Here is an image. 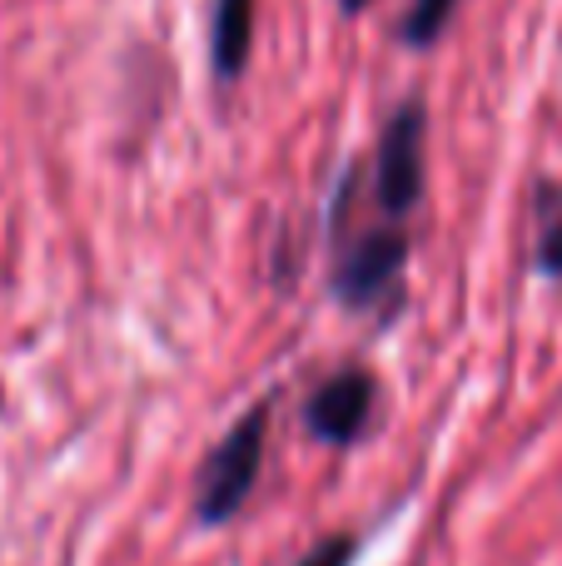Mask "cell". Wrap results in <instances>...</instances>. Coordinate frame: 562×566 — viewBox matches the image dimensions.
<instances>
[{
	"mask_svg": "<svg viewBox=\"0 0 562 566\" xmlns=\"http://www.w3.org/2000/svg\"><path fill=\"white\" fill-rule=\"evenodd\" d=\"M264 432H269V412L254 408L215 442V452L199 468V497H195V517L205 527H225L244 512L249 492L259 482L264 468Z\"/></svg>",
	"mask_w": 562,
	"mask_h": 566,
	"instance_id": "6da1fadb",
	"label": "cell"
},
{
	"mask_svg": "<svg viewBox=\"0 0 562 566\" xmlns=\"http://www.w3.org/2000/svg\"><path fill=\"white\" fill-rule=\"evenodd\" d=\"M424 99L398 105L374 155V205L384 209V219H408L424 199Z\"/></svg>",
	"mask_w": 562,
	"mask_h": 566,
	"instance_id": "7a4b0ae2",
	"label": "cell"
},
{
	"mask_svg": "<svg viewBox=\"0 0 562 566\" xmlns=\"http://www.w3.org/2000/svg\"><path fill=\"white\" fill-rule=\"evenodd\" d=\"M408 264V234L404 229H364L354 244H344V254L334 259V298L344 308H368L384 293H394L398 274Z\"/></svg>",
	"mask_w": 562,
	"mask_h": 566,
	"instance_id": "3957f363",
	"label": "cell"
},
{
	"mask_svg": "<svg viewBox=\"0 0 562 566\" xmlns=\"http://www.w3.org/2000/svg\"><path fill=\"white\" fill-rule=\"evenodd\" d=\"M374 378L364 368H344L329 382H319L304 402V422L319 442L329 448H354L368 432V418H374Z\"/></svg>",
	"mask_w": 562,
	"mask_h": 566,
	"instance_id": "277c9868",
	"label": "cell"
},
{
	"mask_svg": "<svg viewBox=\"0 0 562 566\" xmlns=\"http://www.w3.org/2000/svg\"><path fill=\"white\" fill-rule=\"evenodd\" d=\"M254 50V0H209V70L235 85Z\"/></svg>",
	"mask_w": 562,
	"mask_h": 566,
	"instance_id": "5b68a950",
	"label": "cell"
},
{
	"mask_svg": "<svg viewBox=\"0 0 562 566\" xmlns=\"http://www.w3.org/2000/svg\"><path fill=\"white\" fill-rule=\"evenodd\" d=\"M454 6L458 0H414V6L404 10V20H398V40H404L408 50H428L438 35H444Z\"/></svg>",
	"mask_w": 562,
	"mask_h": 566,
	"instance_id": "8992f818",
	"label": "cell"
},
{
	"mask_svg": "<svg viewBox=\"0 0 562 566\" xmlns=\"http://www.w3.org/2000/svg\"><path fill=\"white\" fill-rule=\"evenodd\" d=\"M538 269H543L548 279H562V209L548 219L543 239H538Z\"/></svg>",
	"mask_w": 562,
	"mask_h": 566,
	"instance_id": "52a82bcc",
	"label": "cell"
},
{
	"mask_svg": "<svg viewBox=\"0 0 562 566\" xmlns=\"http://www.w3.org/2000/svg\"><path fill=\"white\" fill-rule=\"evenodd\" d=\"M354 552H358L354 537H329V542H319V547L309 552L299 566H348L354 562Z\"/></svg>",
	"mask_w": 562,
	"mask_h": 566,
	"instance_id": "ba28073f",
	"label": "cell"
},
{
	"mask_svg": "<svg viewBox=\"0 0 562 566\" xmlns=\"http://www.w3.org/2000/svg\"><path fill=\"white\" fill-rule=\"evenodd\" d=\"M374 6V0H339V10H344V15H358V10H368Z\"/></svg>",
	"mask_w": 562,
	"mask_h": 566,
	"instance_id": "9c48e42d",
	"label": "cell"
}]
</instances>
